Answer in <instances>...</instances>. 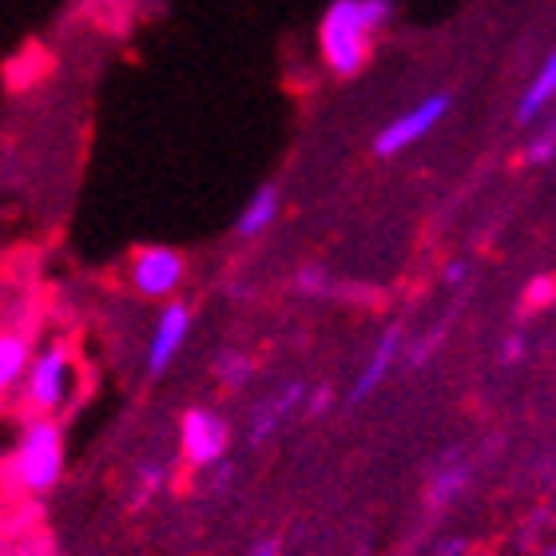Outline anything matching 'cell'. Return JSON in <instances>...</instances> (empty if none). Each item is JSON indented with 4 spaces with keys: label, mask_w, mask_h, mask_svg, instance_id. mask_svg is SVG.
Returning <instances> with one entry per match:
<instances>
[{
    "label": "cell",
    "mask_w": 556,
    "mask_h": 556,
    "mask_svg": "<svg viewBox=\"0 0 556 556\" xmlns=\"http://www.w3.org/2000/svg\"><path fill=\"white\" fill-rule=\"evenodd\" d=\"M394 16V0H334L323 16L318 40L330 72L354 76L370 56V36Z\"/></svg>",
    "instance_id": "obj_1"
},
{
    "label": "cell",
    "mask_w": 556,
    "mask_h": 556,
    "mask_svg": "<svg viewBox=\"0 0 556 556\" xmlns=\"http://www.w3.org/2000/svg\"><path fill=\"white\" fill-rule=\"evenodd\" d=\"M9 473L28 493H48V489L56 485L60 473H64V438H60L56 421H48L40 414L33 426L24 429L9 457Z\"/></svg>",
    "instance_id": "obj_2"
},
{
    "label": "cell",
    "mask_w": 556,
    "mask_h": 556,
    "mask_svg": "<svg viewBox=\"0 0 556 556\" xmlns=\"http://www.w3.org/2000/svg\"><path fill=\"white\" fill-rule=\"evenodd\" d=\"M72 386V362L64 346H48L45 354L33 358V370L24 378V397L36 414H52V409L64 406Z\"/></svg>",
    "instance_id": "obj_3"
},
{
    "label": "cell",
    "mask_w": 556,
    "mask_h": 556,
    "mask_svg": "<svg viewBox=\"0 0 556 556\" xmlns=\"http://www.w3.org/2000/svg\"><path fill=\"white\" fill-rule=\"evenodd\" d=\"M445 112H450V96H445V92L426 96L421 104H414L409 112H402V116L390 119V124L378 131V139H374V151H378V155H397V151L414 148L417 139H426L429 131L438 128L441 119H445Z\"/></svg>",
    "instance_id": "obj_4"
},
{
    "label": "cell",
    "mask_w": 556,
    "mask_h": 556,
    "mask_svg": "<svg viewBox=\"0 0 556 556\" xmlns=\"http://www.w3.org/2000/svg\"><path fill=\"white\" fill-rule=\"evenodd\" d=\"M184 282V258L167 247H148L131 258V287L148 299H167Z\"/></svg>",
    "instance_id": "obj_5"
},
{
    "label": "cell",
    "mask_w": 556,
    "mask_h": 556,
    "mask_svg": "<svg viewBox=\"0 0 556 556\" xmlns=\"http://www.w3.org/2000/svg\"><path fill=\"white\" fill-rule=\"evenodd\" d=\"M179 438H184L187 462L211 465L219 462L223 450H227V421L219 414H211V409H187Z\"/></svg>",
    "instance_id": "obj_6"
},
{
    "label": "cell",
    "mask_w": 556,
    "mask_h": 556,
    "mask_svg": "<svg viewBox=\"0 0 556 556\" xmlns=\"http://www.w3.org/2000/svg\"><path fill=\"white\" fill-rule=\"evenodd\" d=\"M187 330H191V311H187L184 302H172V306L160 314L155 334H151V342H148V370L151 374H160L172 366V358L187 342Z\"/></svg>",
    "instance_id": "obj_7"
},
{
    "label": "cell",
    "mask_w": 556,
    "mask_h": 556,
    "mask_svg": "<svg viewBox=\"0 0 556 556\" xmlns=\"http://www.w3.org/2000/svg\"><path fill=\"white\" fill-rule=\"evenodd\" d=\"M553 100H556V48L548 52V60L541 64V72L533 76V84L525 88L521 104H517V119H521V124H529V119L541 116Z\"/></svg>",
    "instance_id": "obj_8"
},
{
    "label": "cell",
    "mask_w": 556,
    "mask_h": 556,
    "mask_svg": "<svg viewBox=\"0 0 556 556\" xmlns=\"http://www.w3.org/2000/svg\"><path fill=\"white\" fill-rule=\"evenodd\" d=\"M278 215V191L275 187H258L255 195H251V203L243 207V215H239V223H235V231H239V239H255V235H263L275 223Z\"/></svg>",
    "instance_id": "obj_9"
},
{
    "label": "cell",
    "mask_w": 556,
    "mask_h": 556,
    "mask_svg": "<svg viewBox=\"0 0 556 556\" xmlns=\"http://www.w3.org/2000/svg\"><path fill=\"white\" fill-rule=\"evenodd\" d=\"M28 370H33V350H28V342L21 334L0 338V386L12 390L21 378H28Z\"/></svg>",
    "instance_id": "obj_10"
},
{
    "label": "cell",
    "mask_w": 556,
    "mask_h": 556,
    "mask_svg": "<svg viewBox=\"0 0 556 556\" xmlns=\"http://www.w3.org/2000/svg\"><path fill=\"white\" fill-rule=\"evenodd\" d=\"M394 354H397V334L390 330V334L374 346V354H370V362L362 366V374H358V382H354V397H370L374 390H378V382H382L386 374H390V362H394Z\"/></svg>",
    "instance_id": "obj_11"
},
{
    "label": "cell",
    "mask_w": 556,
    "mask_h": 556,
    "mask_svg": "<svg viewBox=\"0 0 556 556\" xmlns=\"http://www.w3.org/2000/svg\"><path fill=\"white\" fill-rule=\"evenodd\" d=\"M556 299V278L553 275H536L529 287H525V306L529 311H541V306H548V302Z\"/></svg>",
    "instance_id": "obj_12"
},
{
    "label": "cell",
    "mask_w": 556,
    "mask_h": 556,
    "mask_svg": "<svg viewBox=\"0 0 556 556\" xmlns=\"http://www.w3.org/2000/svg\"><path fill=\"white\" fill-rule=\"evenodd\" d=\"M553 151H556V131H548V136H541L533 148H529V163H545Z\"/></svg>",
    "instance_id": "obj_13"
},
{
    "label": "cell",
    "mask_w": 556,
    "mask_h": 556,
    "mask_svg": "<svg viewBox=\"0 0 556 556\" xmlns=\"http://www.w3.org/2000/svg\"><path fill=\"white\" fill-rule=\"evenodd\" d=\"M255 556H270V548H263V553H255Z\"/></svg>",
    "instance_id": "obj_14"
},
{
    "label": "cell",
    "mask_w": 556,
    "mask_h": 556,
    "mask_svg": "<svg viewBox=\"0 0 556 556\" xmlns=\"http://www.w3.org/2000/svg\"><path fill=\"white\" fill-rule=\"evenodd\" d=\"M548 556H556V545H553V548H548Z\"/></svg>",
    "instance_id": "obj_15"
}]
</instances>
